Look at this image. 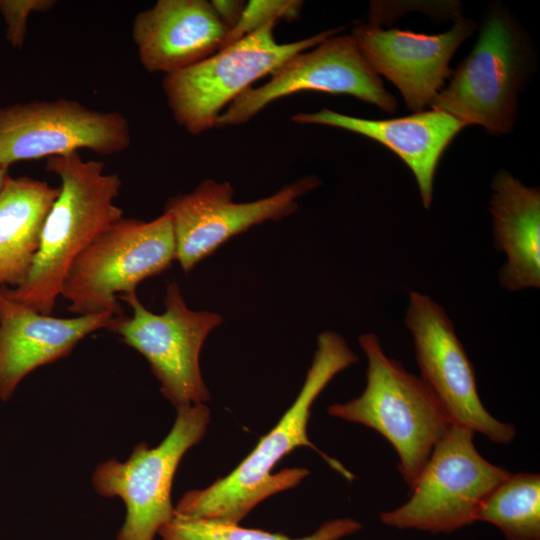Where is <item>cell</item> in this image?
Wrapping results in <instances>:
<instances>
[{
    "mask_svg": "<svg viewBox=\"0 0 540 540\" xmlns=\"http://www.w3.org/2000/svg\"><path fill=\"white\" fill-rule=\"evenodd\" d=\"M526 47L509 15L494 10L470 54L453 72L430 106L494 135L512 131L526 68Z\"/></svg>",
    "mask_w": 540,
    "mask_h": 540,
    "instance_id": "9c48e42d",
    "label": "cell"
},
{
    "mask_svg": "<svg viewBox=\"0 0 540 540\" xmlns=\"http://www.w3.org/2000/svg\"><path fill=\"white\" fill-rule=\"evenodd\" d=\"M303 91L346 94L393 113L396 100L370 67L352 35H333L300 52L270 74L258 87H250L219 116L216 127L247 123L267 105Z\"/></svg>",
    "mask_w": 540,
    "mask_h": 540,
    "instance_id": "7c38bea8",
    "label": "cell"
},
{
    "mask_svg": "<svg viewBox=\"0 0 540 540\" xmlns=\"http://www.w3.org/2000/svg\"><path fill=\"white\" fill-rule=\"evenodd\" d=\"M358 340L367 359L366 386L360 396L334 403L327 412L381 434L395 449L399 473L410 490L453 421L420 376L385 354L375 334L364 333Z\"/></svg>",
    "mask_w": 540,
    "mask_h": 540,
    "instance_id": "3957f363",
    "label": "cell"
},
{
    "mask_svg": "<svg viewBox=\"0 0 540 540\" xmlns=\"http://www.w3.org/2000/svg\"><path fill=\"white\" fill-rule=\"evenodd\" d=\"M302 6L303 2L298 0L248 1L238 23L227 33L222 47L260 30L269 23H277L281 19H298Z\"/></svg>",
    "mask_w": 540,
    "mask_h": 540,
    "instance_id": "7402d4cb",
    "label": "cell"
},
{
    "mask_svg": "<svg viewBox=\"0 0 540 540\" xmlns=\"http://www.w3.org/2000/svg\"><path fill=\"white\" fill-rule=\"evenodd\" d=\"M352 518H337L324 522L312 534L291 538L280 533L242 527L239 523L176 516L163 525L159 540H340L361 529Z\"/></svg>",
    "mask_w": 540,
    "mask_h": 540,
    "instance_id": "44dd1931",
    "label": "cell"
},
{
    "mask_svg": "<svg viewBox=\"0 0 540 540\" xmlns=\"http://www.w3.org/2000/svg\"><path fill=\"white\" fill-rule=\"evenodd\" d=\"M45 168L59 178L60 186L43 226L39 251L25 282L3 288L10 298L51 315L72 262L99 233L123 217L114 203L122 182L118 173H105L103 161L83 160L79 152L47 158Z\"/></svg>",
    "mask_w": 540,
    "mask_h": 540,
    "instance_id": "7a4b0ae2",
    "label": "cell"
},
{
    "mask_svg": "<svg viewBox=\"0 0 540 540\" xmlns=\"http://www.w3.org/2000/svg\"><path fill=\"white\" fill-rule=\"evenodd\" d=\"M475 432L453 423L433 448L409 499L380 514L399 530L450 534L476 522L488 495L510 472L487 461L476 449Z\"/></svg>",
    "mask_w": 540,
    "mask_h": 540,
    "instance_id": "8992f818",
    "label": "cell"
},
{
    "mask_svg": "<svg viewBox=\"0 0 540 540\" xmlns=\"http://www.w3.org/2000/svg\"><path fill=\"white\" fill-rule=\"evenodd\" d=\"M10 176L8 173V169L0 166V192L6 185L7 181L9 180Z\"/></svg>",
    "mask_w": 540,
    "mask_h": 540,
    "instance_id": "d4e9b609",
    "label": "cell"
},
{
    "mask_svg": "<svg viewBox=\"0 0 540 540\" xmlns=\"http://www.w3.org/2000/svg\"><path fill=\"white\" fill-rule=\"evenodd\" d=\"M173 261L175 238L167 214L151 221L122 217L75 258L60 295L69 302L68 310L77 316H122L117 295L136 291L139 283L166 271Z\"/></svg>",
    "mask_w": 540,
    "mask_h": 540,
    "instance_id": "277c9868",
    "label": "cell"
},
{
    "mask_svg": "<svg viewBox=\"0 0 540 540\" xmlns=\"http://www.w3.org/2000/svg\"><path fill=\"white\" fill-rule=\"evenodd\" d=\"M120 298L132 314L114 317L107 329L147 360L163 396L176 410L209 401L199 358L206 338L223 317L212 311L191 310L174 280L166 288L161 314L148 310L136 291Z\"/></svg>",
    "mask_w": 540,
    "mask_h": 540,
    "instance_id": "52a82bcc",
    "label": "cell"
},
{
    "mask_svg": "<svg viewBox=\"0 0 540 540\" xmlns=\"http://www.w3.org/2000/svg\"><path fill=\"white\" fill-rule=\"evenodd\" d=\"M210 2L228 32L238 23L247 3L242 0H212Z\"/></svg>",
    "mask_w": 540,
    "mask_h": 540,
    "instance_id": "cb8c5ba5",
    "label": "cell"
},
{
    "mask_svg": "<svg viewBox=\"0 0 540 540\" xmlns=\"http://www.w3.org/2000/svg\"><path fill=\"white\" fill-rule=\"evenodd\" d=\"M115 316L94 313L57 318L10 298L0 286V400L8 401L33 370L66 355Z\"/></svg>",
    "mask_w": 540,
    "mask_h": 540,
    "instance_id": "9a60e30c",
    "label": "cell"
},
{
    "mask_svg": "<svg viewBox=\"0 0 540 540\" xmlns=\"http://www.w3.org/2000/svg\"><path fill=\"white\" fill-rule=\"evenodd\" d=\"M474 29L472 20L458 16L450 30L435 35L385 30L376 23L360 24L351 35L370 67L398 88L415 113L430 105L443 88L453 73L449 67L453 54Z\"/></svg>",
    "mask_w": 540,
    "mask_h": 540,
    "instance_id": "5bb4252c",
    "label": "cell"
},
{
    "mask_svg": "<svg viewBox=\"0 0 540 540\" xmlns=\"http://www.w3.org/2000/svg\"><path fill=\"white\" fill-rule=\"evenodd\" d=\"M316 345L304 384L276 426L227 476L206 488L193 489L182 495L174 506V515L240 523L261 501L297 486L309 475L310 471L305 468L271 472L281 458L302 446L319 453L329 466L347 480L355 478L339 461L321 452L310 441L307 424L316 398L334 376L356 363L358 356L345 339L334 331L320 333Z\"/></svg>",
    "mask_w": 540,
    "mask_h": 540,
    "instance_id": "6da1fadb",
    "label": "cell"
},
{
    "mask_svg": "<svg viewBox=\"0 0 540 540\" xmlns=\"http://www.w3.org/2000/svg\"><path fill=\"white\" fill-rule=\"evenodd\" d=\"M227 33L207 0H158L139 12L132 24L141 65L164 75L211 56L222 47Z\"/></svg>",
    "mask_w": 540,
    "mask_h": 540,
    "instance_id": "2e32d148",
    "label": "cell"
},
{
    "mask_svg": "<svg viewBox=\"0 0 540 540\" xmlns=\"http://www.w3.org/2000/svg\"><path fill=\"white\" fill-rule=\"evenodd\" d=\"M131 144L127 118L72 99L33 100L0 107V166L81 149L110 156Z\"/></svg>",
    "mask_w": 540,
    "mask_h": 540,
    "instance_id": "30bf717a",
    "label": "cell"
},
{
    "mask_svg": "<svg viewBox=\"0 0 540 540\" xmlns=\"http://www.w3.org/2000/svg\"><path fill=\"white\" fill-rule=\"evenodd\" d=\"M320 183L316 176H305L270 196L241 203L233 200L229 182L206 179L190 193L171 197L163 213L171 220L176 261L189 273L232 237L295 213L298 199Z\"/></svg>",
    "mask_w": 540,
    "mask_h": 540,
    "instance_id": "4fadbf2b",
    "label": "cell"
},
{
    "mask_svg": "<svg viewBox=\"0 0 540 540\" xmlns=\"http://www.w3.org/2000/svg\"><path fill=\"white\" fill-rule=\"evenodd\" d=\"M405 325L413 338L420 377L453 423L481 433L494 443H510L515 427L496 419L483 405L473 364L443 307L430 296L411 291Z\"/></svg>",
    "mask_w": 540,
    "mask_h": 540,
    "instance_id": "8fae6325",
    "label": "cell"
},
{
    "mask_svg": "<svg viewBox=\"0 0 540 540\" xmlns=\"http://www.w3.org/2000/svg\"><path fill=\"white\" fill-rule=\"evenodd\" d=\"M297 124L325 125L375 140L393 151L413 173L422 204L429 209L439 160L454 137L466 126L452 115L429 110L400 118L372 120L323 108L291 116Z\"/></svg>",
    "mask_w": 540,
    "mask_h": 540,
    "instance_id": "e0dca14e",
    "label": "cell"
},
{
    "mask_svg": "<svg viewBox=\"0 0 540 540\" xmlns=\"http://www.w3.org/2000/svg\"><path fill=\"white\" fill-rule=\"evenodd\" d=\"M56 0H0V13L6 25V39L14 48L24 44L28 19L33 13L46 12Z\"/></svg>",
    "mask_w": 540,
    "mask_h": 540,
    "instance_id": "603a6c76",
    "label": "cell"
},
{
    "mask_svg": "<svg viewBox=\"0 0 540 540\" xmlns=\"http://www.w3.org/2000/svg\"><path fill=\"white\" fill-rule=\"evenodd\" d=\"M275 24H267L190 67L164 75L163 92L180 127L193 135L215 128L221 113L255 81L341 31L334 28L278 43L273 33Z\"/></svg>",
    "mask_w": 540,
    "mask_h": 540,
    "instance_id": "5b68a950",
    "label": "cell"
},
{
    "mask_svg": "<svg viewBox=\"0 0 540 540\" xmlns=\"http://www.w3.org/2000/svg\"><path fill=\"white\" fill-rule=\"evenodd\" d=\"M476 521L498 527L508 540H540L539 474L510 473L481 504Z\"/></svg>",
    "mask_w": 540,
    "mask_h": 540,
    "instance_id": "ffe728a7",
    "label": "cell"
},
{
    "mask_svg": "<svg viewBox=\"0 0 540 540\" xmlns=\"http://www.w3.org/2000/svg\"><path fill=\"white\" fill-rule=\"evenodd\" d=\"M58 193L59 187L30 177H10L0 192V286L25 282Z\"/></svg>",
    "mask_w": 540,
    "mask_h": 540,
    "instance_id": "d6986e66",
    "label": "cell"
},
{
    "mask_svg": "<svg viewBox=\"0 0 540 540\" xmlns=\"http://www.w3.org/2000/svg\"><path fill=\"white\" fill-rule=\"evenodd\" d=\"M210 422L205 404L177 409L174 424L154 447L137 444L125 461L116 458L97 465L92 485L102 497L120 498L126 509L116 540H154L174 517L171 490L184 454L199 443Z\"/></svg>",
    "mask_w": 540,
    "mask_h": 540,
    "instance_id": "ba28073f",
    "label": "cell"
},
{
    "mask_svg": "<svg viewBox=\"0 0 540 540\" xmlns=\"http://www.w3.org/2000/svg\"><path fill=\"white\" fill-rule=\"evenodd\" d=\"M489 210L494 245L506 255L498 272L510 292L540 287V190L525 186L506 171L494 176Z\"/></svg>",
    "mask_w": 540,
    "mask_h": 540,
    "instance_id": "ac0fdd59",
    "label": "cell"
}]
</instances>
